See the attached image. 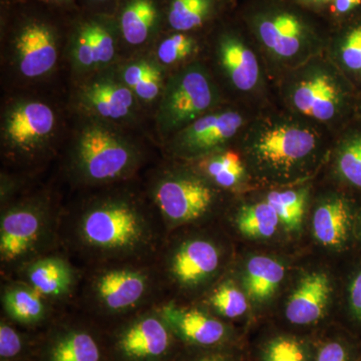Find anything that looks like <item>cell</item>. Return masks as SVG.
<instances>
[{"instance_id": "1", "label": "cell", "mask_w": 361, "mask_h": 361, "mask_svg": "<svg viewBox=\"0 0 361 361\" xmlns=\"http://www.w3.org/2000/svg\"><path fill=\"white\" fill-rule=\"evenodd\" d=\"M85 193L61 208L59 250L80 269L155 263L168 233L144 185L134 179Z\"/></svg>"}, {"instance_id": "2", "label": "cell", "mask_w": 361, "mask_h": 361, "mask_svg": "<svg viewBox=\"0 0 361 361\" xmlns=\"http://www.w3.org/2000/svg\"><path fill=\"white\" fill-rule=\"evenodd\" d=\"M166 299L155 263H122L82 269L73 307L102 326L155 308Z\"/></svg>"}, {"instance_id": "3", "label": "cell", "mask_w": 361, "mask_h": 361, "mask_svg": "<svg viewBox=\"0 0 361 361\" xmlns=\"http://www.w3.org/2000/svg\"><path fill=\"white\" fill-rule=\"evenodd\" d=\"M61 208L47 191L23 195L1 205L0 271L11 279L23 266L59 250Z\"/></svg>"}, {"instance_id": "4", "label": "cell", "mask_w": 361, "mask_h": 361, "mask_svg": "<svg viewBox=\"0 0 361 361\" xmlns=\"http://www.w3.org/2000/svg\"><path fill=\"white\" fill-rule=\"evenodd\" d=\"M144 164L141 149L104 121H92L73 139L66 171L73 184L90 190L135 179Z\"/></svg>"}, {"instance_id": "5", "label": "cell", "mask_w": 361, "mask_h": 361, "mask_svg": "<svg viewBox=\"0 0 361 361\" xmlns=\"http://www.w3.org/2000/svg\"><path fill=\"white\" fill-rule=\"evenodd\" d=\"M144 186L168 234L208 217L217 203L215 185L205 176L174 167L155 169Z\"/></svg>"}, {"instance_id": "6", "label": "cell", "mask_w": 361, "mask_h": 361, "mask_svg": "<svg viewBox=\"0 0 361 361\" xmlns=\"http://www.w3.org/2000/svg\"><path fill=\"white\" fill-rule=\"evenodd\" d=\"M70 308L42 329L30 361H111L103 327Z\"/></svg>"}, {"instance_id": "7", "label": "cell", "mask_w": 361, "mask_h": 361, "mask_svg": "<svg viewBox=\"0 0 361 361\" xmlns=\"http://www.w3.org/2000/svg\"><path fill=\"white\" fill-rule=\"evenodd\" d=\"M222 261V251L213 240L202 236L176 240L168 235L155 267L165 294L168 289L195 292L217 276Z\"/></svg>"}, {"instance_id": "8", "label": "cell", "mask_w": 361, "mask_h": 361, "mask_svg": "<svg viewBox=\"0 0 361 361\" xmlns=\"http://www.w3.org/2000/svg\"><path fill=\"white\" fill-rule=\"evenodd\" d=\"M56 116L49 104L20 99L9 106L1 125L4 156L11 164L30 167L44 160L54 142Z\"/></svg>"}, {"instance_id": "9", "label": "cell", "mask_w": 361, "mask_h": 361, "mask_svg": "<svg viewBox=\"0 0 361 361\" xmlns=\"http://www.w3.org/2000/svg\"><path fill=\"white\" fill-rule=\"evenodd\" d=\"M320 146V135L300 122L269 118L248 134V151L260 167L286 173L302 165Z\"/></svg>"}, {"instance_id": "10", "label": "cell", "mask_w": 361, "mask_h": 361, "mask_svg": "<svg viewBox=\"0 0 361 361\" xmlns=\"http://www.w3.org/2000/svg\"><path fill=\"white\" fill-rule=\"evenodd\" d=\"M219 94L200 65L188 66L169 78L161 92L157 125L161 134L174 135L215 108Z\"/></svg>"}, {"instance_id": "11", "label": "cell", "mask_w": 361, "mask_h": 361, "mask_svg": "<svg viewBox=\"0 0 361 361\" xmlns=\"http://www.w3.org/2000/svg\"><path fill=\"white\" fill-rule=\"evenodd\" d=\"M104 331L111 361H169L179 341L157 307L113 323Z\"/></svg>"}, {"instance_id": "12", "label": "cell", "mask_w": 361, "mask_h": 361, "mask_svg": "<svg viewBox=\"0 0 361 361\" xmlns=\"http://www.w3.org/2000/svg\"><path fill=\"white\" fill-rule=\"evenodd\" d=\"M251 26L265 51L280 63L303 61L317 42L307 20L283 6L258 9L252 16Z\"/></svg>"}, {"instance_id": "13", "label": "cell", "mask_w": 361, "mask_h": 361, "mask_svg": "<svg viewBox=\"0 0 361 361\" xmlns=\"http://www.w3.org/2000/svg\"><path fill=\"white\" fill-rule=\"evenodd\" d=\"M287 99L301 115L318 122L336 120L343 108V90L329 66L314 63L303 68L292 78Z\"/></svg>"}, {"instance_id": "14", "label": "cell", "mask_w": 361, "mask_h": 361, "mask_svg": "<svg viewBox=\"0 0 361 361\" xmlns=\"http://www.w3.org/2000/svg\"><path fill=\"white\" fill-rule=\"evenodd\" d=\"M82 276V269L59 249L23 266L11 279L30 285L59 310H68L75 304Z\"/></svg>"}, {"instance_id": "15", "label": "cell", "mask_w": 361, "mask_h": 361, "mask_svg": "<svg viewBox=\"0 0 361 361\" xmlns=\"http://www.w3.org/2000/svg\"><path fill=\"white\" fill-rule=\"evenodd\" d=\"M243 123V116L236 111L207 114L176 133L169 149L180 158H204L215 153L233 139Z\"/></svg>"}, {"instance_id": "16", "label": "cell", "mask_w": 361, "mask_h": 361, "mask_svg": "<svg viewBox=\"0 0 361 361\" xmlns=\"http://www.w3.org/2000/svg\"><path fill=\"white\" fill-rule=\"evenodd\" d=\"M164 322L178 341L198 348H219L229 330L219 318L199 307L166 299L157 306Z\"/></svg>"}, {"instance_id": "17", "label": "cell", "mask_w": 361, "mask_h": 361, "mask_svg": "<svg viewBox=\"0 0 361 361\" xmlns=\"http://www.w3.org/2000/svg\"><path fill=\"white\" fill-rule=\"evenodd\" d=\"M2 315L20 327L44 329L65 310H59L30 285L18 279L2 280Z\"/></svg>"}, {"instance_id": "18", "label": "cell", "mask_w": 361, "mask_h": 361, "mask_svg": "<svg viewBox=\"0 0 361 361\" xmlns=\"http://www.w3.org/2000/svg\"><path fill=\"white\" fill-rule=\"evenodd\" d=\"M58 58L56 35L44 23H28L16 35L14 59L23 77L28 80L44 77L54 70Z\"/></svg>"}, {"instance_id": "19", "label": "cell", "mask_w": 361, "mask_h": 361, "mask_svg": "<svg viewBox=\"0 0 361 361\" xmlns=\"http://www.w3.org/2000/svg\"><path fill=\"white\" fill-rule=\"evenodd\" d=\"M216 56L223 75L235 90L250 92L257 89L261 82L257 56L241 35H223L218 40Z\"/></svg>"}, {"instance_id": "20", "label": "cell", "mask_w": 361, "mask_h": 361, "mask_svg": "<svg viewBox=\"0 0 361 361\" xmlns=\"http://www.w3.org/2000/svg\"><path fill=\"white\" fill-rule=\"evenodd\" d=\"M80 99L85 110L97 118L121 121L132 116L137 99L122 80L104 77L85 85Z\"/></svg>"}, {"instance_id": "21", "label": "cell", "mask_w": 361, "mask_h": 361, "mask_svg": "<svg viewBox=\"0 0 361 361\" xmlns=\"http://www.w3.org/2000/svg\"><path fill=\"white\" fill-rule=\"evenodd\" d=\"M331 286L324 273L306 275L289 298L286 317L293 324L307 325L318 322L329 304Z\"/></svg>"}, {"instance_id": "22", "label": "cell", "mask_w": 361, "mask_h": 361, "mask_svg": "<svg viewBox=\"0 0 361 361\" xmlns=\"http://www.w3.org/2000/svg\"><path fill=\"white\" fill-rule=\"evenodd\" d=\"M350 212L342 199H331L316 209L313 216L315 238L325 246L341 245L348 238Z\"/></svg>"}, {"instance_id": "23", "label": "cell", "mask_w": 361, "mask_h": 361, "mask_svg": "<svg viewBox=\"0 0 361 361\" xmlns=\"http://www.w3.org/2000/svg\"><path fill=\"white\" fill-rule=\"evenodd\" d=\"M285 275L281 263L266 256L249 260L244 275V288L254 302H264L276 291Z\"/></svg>"}, {"instance_id": "24", "label": "cell", "mask_w": 361, "mask_h": 361, "mask_svg": "<svg viewBox=\"0 0 361 361\" xmlns=\"http://www.w3.org/2000/svg\"><path fill=\"white\" fill-rule=\"evenodd\" d=\"M121 80L144 103H152L161 96L163 73L160 66L151 61L141 59L126 66Z\"/></svg>"}, {"instance_id": "25", "label": "cell", "mask_w": 361, "mask_h": 361, "mask_svg": "<svg viewBox=\"0 0 361 361\" xmlns=\"http://www.w3.org/2000/svg\"><path fill=\"white\" fill-rule=\"evenodd\" d=\"M158 18L152 0H130L121 16V30L128 44L140 45L148 40Z\"/></svg>"}, {"instance_id": "26", "label": "cell", "mask_w": 361, "mask_h": 361, "mask_svg": "<svg viewBox=\"0 0 361 361\" xmlns=\"http://www.w3.org/2000/svg\"><path fill=\"white\" fill-rule=\"evenodd\" d=\"M201 174L215 186L230 189L243 179L245 168L236 153H213L204 157L199 164Z\"/></svg>"}, {"instance_id": "27", "label": "cell", "mask_w": 361, "mask_h": 361, "mask_svg": "<svg viewBox=\"0 0 361 361\" xmlns=\"http://www.w3.org/2000/svg\"><path fill=\"white\" fill-rule=\"evenodd\" d=\"M279 223L277 213L266 201L243 207L235 220L239 232L249 238H269Z\"/></svg>"}, {"instance_id": "28", "label": "cell", "mask_w": 361, "mask_h": 361, "mask_svg": "<svg viewBox=\"0 0 361 361\" xmlns=\"http://www.w3.org/2000/svg\"><path fill=\"white\" fill-rule=\"evenodd\" d=\"M266 202L270 204L279 217L280 223L289 231L300 229L305 212L306 192L287 190L268 194Z\"/></svg>"}, {"instance_id": "29", "label": "cell", "mask_w": 361, "mask_h": 361, "mask_svg": "<svg viewBox=\"0 0 361 361\" xmlns=\"http://www.w3.org/2000/svg\"><path fill=\"white\" fill-rule=\"evenodd\" d=\"M212 11V0H173L169 23L178 32L200 27Z\"/></svg>"}, {"instance_id": "30", "label": "cell", "mask_w": 361, "mask_h": 361, "mask_svg": "<svg viewBox=\"0 0 361 361\" xmlns=\"http://www.w3.org/2000/svg\"><path fill=\"white\" fill-rule=\"evenodd\" d=\"M18 325L1 316L0 320V361H30L33 343Z\"/></svg>"}, {"instance_id": "31", "label": "cell", "mask_w": 361, "mask_h": 361, "mask_svg": "<svg viewBox=\"0 0 361 361\" xmlns=\"http://www.w3.org/2000/svg\"><path fill=\"white\" fill-rule=\"evenodd\" d=\"M207 303L214 312L230 319L240 317L248 310L245 294L231 281L223 282L214 287L209 294Z\"/></svg>"}, {"instance_id": "32", "label": "cell", "mask_w": 361, "mask_h": 361, "mask_svg": "<svg viewBox=\"0 0 361 361\" xmlns=\"http://www.w3.org/2000/svg\"><path fill=\"white\" fill-rule=\"evenodd\" d=\"M337 164L344 179L356 187H361V134L344 142Z\"/></svg>"}, {"instance_id": "33", "label": "cell", "mask_w": 361, "mask_h": 361, "mask_svg": "<svg viewBox=\"0 0 361 361\" xmlns=\"http://www.w3.org/2000/svg\"><path fill=\"white\" fill-rule=\"evenodd\" d=\"M196 49L195 40L185 33H176L164 39L159 45L157 56L166 66H172L185 61Z\"/></svg>"}, {"instance_id": "34", "label": "cell", "mask_w": 361, "mask_h": 361, "mask_svg": "<svg viewBox=\"0 0 361 361\" xmlns=\"http://www.w3.org/2000/svg\"><path fill=\"white\" fill-rule=\"evenodd\" d=\"M89 35L92 56L97 66L106 65L115 58L116 45L113 35L104 26L99 23L85 25Z\"/></svg>"}, {"instance_id": "35", "label": "cell", "mask_w": 361, "mask_h": 361, "mask_svg": "<svg viewBox=\"0 0 361 361\" xmlns=\"http://www.w3.org/2000/svg\"><path fill=\"white\" fill-rule=\"evenodd\" d=\"M342 65L348 71L361 73V20L349 26L338 47Z\"/></svg>"}, {"instance_id": "36", "label": "cell", "mask_w": 361, "mask_h": 361, "mask_svg": "<svg viewBox=\"0 0 361 361\" xmlns=\"http://www.w3.org/2000/svg\"><path fill=\"white\" fill-rule=\"evenodd\" d=\"M264 361H306V353L302 343L293 337H277L266 348Z\"/></svg>"}, {"instance_id": "37", "label": "cell", "mask_w": 361, "mask_h": 361, "mask_svg": "<svg viewBox=\"0 0 361 361\" xmlns=\"http://www.w3.org/2000/svg\"><path fill=\"white\" fill-rule=\"evenodd\" d=\"M316 361H348V353L338 342H329L320 349Z\"/></svg>"}, {"instance_id": "38", "label": "cell", "mask_w": 361, "mask_h": 361, "mask_svg": "<svg viewBox=\"0 0 361 361\" xmlns=\"http://www.w3.org/2000/svg\"><path fill=\"white\" fill-rule=\"evenodd\" d=\"M185 361H237L234 356L219 348H203V351Z\"/></svg>"}, {"instance_id": "39", "label": "cell", "mask_w": 361, "mask_h": 361, "mask_svg": "<svg viewBox=\"0 0 361 361\" xmlns=\"http://www.w3.org/2000/svg\"><path fill=\"white\" fill-rule=\"evenodd\" d=\"M332 13L337 18H346L361 8V0H334Z\"/></svg>"}, {"instance_id": "40", "label": "cell", "mask_w": 361, "mask_h": 361, "mask_svg": "<svg viewBox=\"0 0 361 361\" xmlns=\"http://www.w3.org/2000/svg\"><path fill=\"white\" fill-rule=\"evenodd\" d=\"M350 304L353 313L358 319L361 320V272L351 284Z\"/></svg>"}, {"instance_id": "41", "label": "cell", "mask_w": 361, "mask_h": 361, "mask_svg": "<svg viewBox=\"0 0 361 361\" xmlns=\"http://www.w3.org/2000/svg\"><path fill=\"white\" fill-rule=\"evenodd\" d=\"M301 4H307L310 6H325L327 4H332L334 0H298Z\"/></svg>"}, {"instance_id": "42", "label": "cell", "mask_w": 361, "mask_h": 361, "mask_svg": "<svg viewBox=\"0 0 361 361\" xmlns=\"http://www.w3.org/2000/svg\"><path fill=\"white\" fill-rule=\"evenodd\" d=\"M99 1H106V0H99Z\"/></svg>"}]
</instances>
